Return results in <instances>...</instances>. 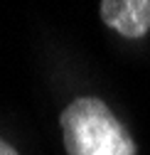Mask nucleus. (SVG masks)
<instances>
[{"label": "nucleus", "mask_w": 150, "mask_h": 155, "mask_svg": "<svg viewBox=\"0 0 150 155\" xmlns=\"http://www.w3.org/2000/svg\"><path fill=\"white\" fill-rule=\"evenodd\" d=\"M0 155H17V150H15L10 143H5L3 138H0Z\"/></svg>", "instance_id": "3"}, {"label": "nucleus", "mask_w": 150, "mask_h": 155, "mask_svg": "<svg viewBox=\"0 0 150 155\" xmlns=\"http://www.w3.org/2000/svg\"><path fill=\"white\" fill-rule=\"evenodd\" d=\"M101 20L128 40H138L150 32V0H103Z\"/></svg>", "instance_id": "2"}, {"label": "nucleus", "mask_w": 150, "mask_h": 155, "mask_svg": "<svg viewBox=\"0 0 150 155\" xmlns=\"http://www.w3.org/2000/svg\"><path fill=\"white\" fill-rule=\"evenodd\" d=\"M69 155H135V143L111 108L93 96L74 99L62 113Z\"/></svg>", "instance_id": "1"}]
</instances>
